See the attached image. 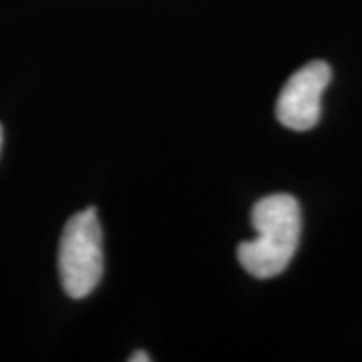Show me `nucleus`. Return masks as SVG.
<instances>
[{"label":"nucleus","mask_w":362,"mask_h":362,"mask_svg":"<svg viewBox=\"0 0 362 362\" xmlns=\"http://www.w3.org/2000/svg\"><path fill=\"white\" fill-rule=\"evenodd\" d=\"M256 238L238 246L242 268L254 278H274L290 266L302 233V209L294 195L272 194L252 209Z\"/></svg>","instance_id":"obj_1"},{"label":"nucleus","mask_w":362,"mask_h":362,"mask_svg":"<svg viewBox=\"0 0 362 362\" xmlns=\"http://www.w3.org/2000/svg\"><path fill=\"white\" fill-rule=\"evenodd\" d=\"M105 270L103 230L95 207L66 221L59 246V276L65 292L75 300L87 298L99 286Z\"/></svg>","instance_id":"obj_2"},{"label":"nucleus","mask_w":362,"mask_h":362,"mask_svg":"<svg viewBox=\"0 0 362 362\" xmlns=\"http://www.w3.org/2000/svg\"><path fill=\"white\" fill-rule=\"evenodd\" d=\"M332 78L330 65L312 61L286 81L276 101V119L286 129L308 131L322 115V95Z\"/></svg>","instance_id":"obj_3"},{"label":"nucleus","mask_w":362,"mask_h":362,"mask_svg":"<svg viewBox=\"0 0 362 362\" xmlns=\"http://www.w3.org/2000/svg\"><path fill=\"white\" fill-rule=\"evenodd\" d=\"M131 362H151V356L147 354V352H143V350H139V352H133V356H129Z\"/></svg>","instance_id":"obj_4"},{"label":"nucleus","mask_w":362,"mask_h":362,"mask_svg":"<svg viewBox=\"0 0 362 362\" xmlns=\"http://www.w3.org/2000/svg\"><path fill=\"white\" fill-rule=\"evenodd\" d=\"M2 143H4V131H2V125H0V151H2Z\"/></svg>","instance_id":"obj_5"}]
</instances>
